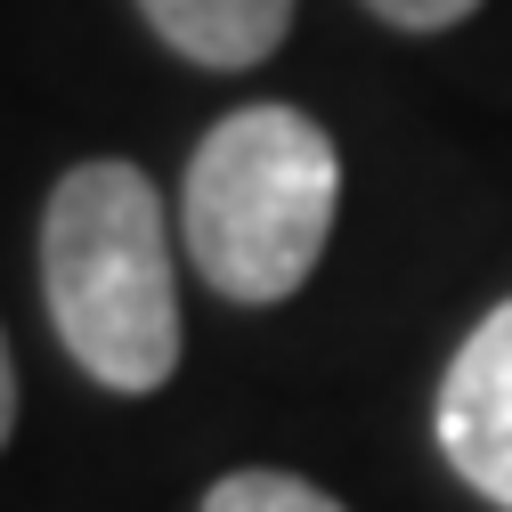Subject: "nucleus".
<instances>
[{
  "label": "nucleus",
  "mask_w": 512,
  "mask_h": 512,
  "mask_svg": "<svg viewBox=\"0 0 512 512\" xmlns=\"http://www.w3.org/2000/svg\"><path fill=\"white\" fill-rule=\"evenodd\" d=\"M41 293L66 358L98 391L147 399L179 366V277L163 196L139 163L98 155L49 187L41 212Z\"/></svg>",
  "instance_id": "1"
},
{
  "label": "nucleus",
  "mask_w": 512,
  "mask_h": 512,
  "mask_svg": "<svg viewBox=\"0 0 512 512\" xmlns=\"http://www.w3.org/2000/svg\"><path fill=\"white\" fill-rule=\"evenodd\" d=\"M342 212V155L301 106H236L187 155L179 244L220 301L269 309L309 285Z\"/></svg>",
  "instance_id": "2"
},
{
  "label": "nucleus",
  "mask_w": 512,
  "mask_h": 512,
  "mask_svg": "<svg viewBox=\"0 0 512 512\" xmlns=\"http://www.w3.org/2000/svg\"><path fill=\"white\" fill-rule=\"evenodd\" d=\"M439 456L472 496L512 512V301H496L439 374Z\"/></svg>",
  "instance_id": "3"
},
{
  "label": "nucleus",
  "mask_w": 512,
  "mask_h": 512,
  "mask_svg": "<svg viewBox=\"0 0 512 512\" xmlns=\"http://www.w3.org/2000/svg\"><path fill=\"white\" fill-rule=\"evenodd\" d=\"M139 17L155 25L163 49H179L187 66L212 74H252L269 66L293 33V0H139Z\"/></svg>",
  "instance_id": "4"
},
{
  "label": "nucleus",
  "mask_w": 512,
  "mask_h": 512,
  "mask_svg": "<svg viewBox=\"0 0 512 512\" xmlns=\"http://www.w3.org/2000/svg\"><path fill=\"white\" fill-rule=\"evenodd\" d=\"M204 512H342V504L293 472H228V480H212Z\"/></svg>",
  "instance_id": "5"
},
{
  "label": "nucleus",
  "mask_w": 512,
  "mask_h": 512,
  "mask_svg": "<svg viewBox=\"0 0 512 512\" xmlns=\"http://www.w3.org/2000/svg\"><path fill=\"white\" fill-rule=\"evenodd\" d=\"M366 9L382 25H399V33H447V25H464L480 0H366Z\"/></svg>",
  "instance_id": "6"
},
{
  "label": "nucleus",
  "mask_w": 512,
  "mask_h": 512,
  "mask_svg": "<svg viewBox=\"0 0 512 512\" xmlns=\"http://www.w3.org/2000/svg\"><path fill=\"white\" fill-rule=\"evenodd\" d=\"M17 431V366H9V334H0V447Z\"/></svg>",
  "instance_id": "7"
}]
</instances>
